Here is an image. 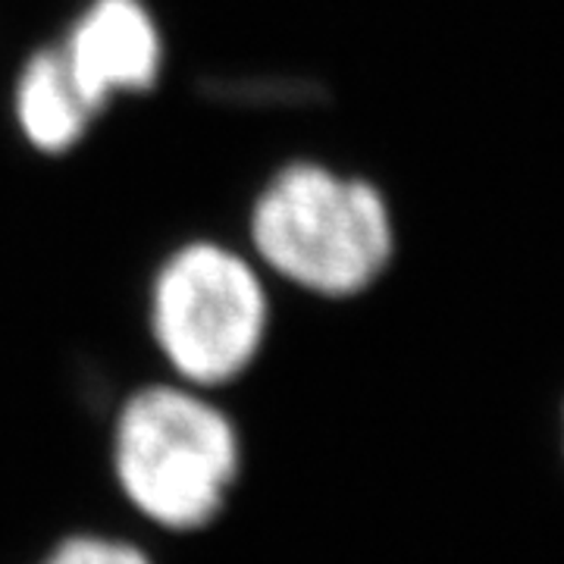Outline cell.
Returning a JSON list of instances; mask_svg holds the SVG:
<instances>
[{"label":"cell","mask_w":564,"mask_h":564,"mask_svg":"<svg viewBox=\"0 0 564 564\" xmlns=\"http://www.w3.org/2000/svg\"><path fill=\"white\" fill-rule=\"evenodd\" d=\"M61 54L85 101L101 113L113 98L139 95L158 82L163 41L144 0H91Z\"/></svg>","instance_id":"277c9868"},{"label":"cell","mask_w":564,"mask_h":564,"mask_svg":"<svg viewBox=\"0 0 564 564\" xmlns=\"http://www.w3.org/2000/svg\"><path fill=\"white\" fill-rule=\"evenodd\" d=\"M270 299L261 270L217 242L176 248L151 285V333L185 386L242 377L261 351Z\"/></svg>","instance_id":"3957f363"},{"label":"cell","mask_w":564,"mask_h":564,"mask_svg":"<svg viewBox=\"0 0 564 564\" xmlns=\"http://www.w3.org/2000/svg\"><path fill=\"white\" fill-rule=\"evenodd\" d=\"M13 110L25 141L44 154L73 151L98 117L73 79L61 47H44L29 57L17 79Z\"/></svg>","instance_id":"5b68a950"},{"label":"cell","mask_w":564,"mask_h":564,"mask_svg":"<svg viewBox=\"0 0 564 564\" xmlns=\"http://www.w3.org/2000/svg\"><path fill=\"white\" fill-rule=\"evenodd\" d=\"M44 564H151L144 552L120 540L104 536H73L57 545Z\"/></svg>","instance_id":"8992f818"},{"label":"cell","mask_w":564,"mask_h":564,"mask_svg":"<svg viewBox=\"0 0 564 564\" xmlns=\"http://www.w3.org/2000/svg\"><path fill=\"white\" fill-rule=\"evenodd\" d=\"M258 261L323 299H351L386 273L395 223L383 192L323 163L282 166L251 207Z\"/></svg>","instance_id":"6da1fadb"},{"label":"cell","mask_w":564,"mask_h":564,"mask_svg":"<svg viewBox=\"0 0 564 564\" xmlns=\"http://www.w3.org/2000/svg\"><path fill=\"white\" fill-rule=\"evenodd\" d=\"M113 464L126 499L166 530H198L239 474L232 421L195 386H148L122 404Z\"/></svg>","instance_id":"7a4b0ae2"}]
</instances>
